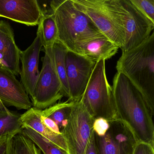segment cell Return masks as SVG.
Masks as SVG:
<instances>
[{
  "label": "cell",
  "mask_w": 154,
  "mask_h": 154,
  "mask_svg": "<svg viewBox=\"0 0 154 154\" xmlns=\"http://www.w3.org/2000/svg\"><path fill=\"white\" fill-rule=\"evenodd\" d=\"M112 87L117 119L127 125L139 141L154 146V111L142 93L128 78L118 72Z\"/></svg>",
  "instance_id": "cell-1"
},
{
  "label": "cell",
  "mask_w": 154,
  "mask_h": 154,
  "mask_svg": "<svg viewBox=\"0 0 154 154\" xmlns=\"http://www.w3.org/2000/svg\"><path fill=\"white\" fill-rule=\"evenodd\" d=\"M50 7L57 27V40L68 51L82 55L84 44L104 35L86 14L75 8L72 0H53Z\"/></svg>",
  "instance_id": "cell-2"
},
{
  "label": "cell",
  "mask_w": 154,
  "mask_h": 154,
  "mask_svg": "<svg viewBox=\"0 0 154 154\" xmlns=\"http://www.w3.org/2000/svg\"><path fill=\"white\" fill-rule=\"evenodd\" d=\"M139 90L154 111V33L136 47L122 52L116 66Z\"/></svg>",
  "instance_id": "cell-3"
},
{
  "label": "cell",
  "mask_w": 154,
  "mask_h": 154,
  "mask_svg": "<svg viewBox=\"0 0 154 154\" xmlns=\"http://www.w3.org/2000/svg\"><path fill=\"white\" fill-rule=\"evenodd\" d=\"M78 10L86 14L100 31L122 49L125 34L120 0H72Z\"/></svg>",
  "instance_id": "cell-4"
},
{
  "label": "cell",
  "mask_w": 154,
  "mask_h": 154,
  "mask_svg": "<svg viewBox=\"0 0 154 154\" xmlns=\"http://www.w3.org/2000/svg\"><path fill=\"white\" fill-rule=\"evenodd\" d=\"M105 60L95 66L80 101L95 119L102 118L109 122L117 119L112 87L107 80Z\"/></svg>",
  "instance_id": "cell-5"
},
{
  "label": "cell",
  "mask_w": 154,
  "mask_h": 154,
  "mask_svg": "<svg viewBox=\"0 0 154 154\" xmlns=\"http://www.w3.org/2000/svg\"><path fill=\"white\" fill-rule=\"evenodd\" d=\"M45 48L42 68L30 96L32 106L44 110L64 97L62 84L56 71L52 47Z\"/></svg>",
  "instance_id": "cell-6"
},
{
  "label": "cell",
  "mask_w": 154,
  "mask_h": 154,
  "mask_svg": "<svg viewBox=\"0 0 154 154\" xmlns=\"http://www.w3.org/2000/svg\"><path fill=\"white\" fill-rule=\"evenodd\" d=\"M94 119L80 101L75 103L61 133L69 154H83L93 131Z\"/></svg>",
  "instance_id": "cell-7"
},
{
  "label": "cell",
  "mask_w": 154,
  "mask_h": 154,
  "mask_svg": "<svg viewBox=\"0 0 154 154\" xmlns=\"http://www.w3.org/2000/svg\"><path fill=\"white\" fill-rule=\"evenodd\" d=\"M125 34L122 52L128 51L147 39L154 29L152 23L143 15L130 0H120Z\"/></svg>",
  "instance_id": "cell-8"
},
{
  "label": "cell",
  "mask_w": 154,
  "mask_h": 154,
  "mask_svg": "<svg viewBox=\"0 0 154 154\" xmlns=\"http://www.w3.org/2000/svg\"><path fill=\"white\" fill-rule=\"evenodd\" d=\"M109 123V128L104 135L99 136L94 133L97 154H133L138 140L131 130L118 119Z\"/></svg>",
  "instance_id": "cell-9"
},
{
  "label": "cell",
  "mask_w": 154,
  "mask_h": 154,
  "mask_svg": "<svg viewBox=\"0 0 154 154\" xmlns=\"http://www.w3.org/2000/svg\"><path fill=\"white\" fill-rule=\"evenodd\" d=\"M95 65L85 56L67 51L66 70L69 91L68 100L74 102L80 100Z\"/></svg>",
  "instance_id": "cell-10"
},
{
  "label": "cell",
  "mask_w": 154,
  "mask_h": 154,
  "mask_svg": "<svg viewBox=\"0 0 154 154\" xmlns=\"http://www.w3.org/2000/svg\"><path fill=\"white\" fill-rule=\"evenodd\" d=\"M44 47L41 23L38 25L36 37L31 45L26 50L20 51V59L22 63L20 72V83L28 95L31 96L39 76V54Z\"/></svg>",
  "instance_id": "cell-11"
},
{
  "label": "cell",
  "mask_w": 154,
  "mask_h": 154,
  "mask_svg": "<svg viewBox=\"0 0 154 154\" xmlns=\"http://www.w3.org/2000/svg\"><path fill=\"white\" fill-rule=\"evenodd\" d=\"M42 15L37 0H0V17L35 26L40 23Z\"/></svg>",
  "instance_id": "cell-12"
},
{
  "label": "cell",
  "mask_w": 154,
  "mask_h": 154,
  "mask_svg": "<svg viewBox=\"0 0 154 154\" xmlns=\"http://www.w3.org/2000/svg\"><path fill=\"white\" fill-rule=\"evenodd\" d=\"M0 101L5 106L28 110L32 106L24 87L6 67L0 66Z\"/></svg>",
  "instance_id": "cell-13"
},
{
  "label": "cell",
  "mask_w": 154,
  "mask_h": 154,
  "mask_svg": "<svg viewBox=\"0 0 154 154\" xmlns=\"http://www.w3.org/2000/svg\"><path fill=\"white\" fill-rule=\"evenodd\" d=\"M20 51L16 45L14 31L10 24L6 20H0V53L4 55L6 68L15 76L20 73Z\"/></svg>",
  "instance_id": "cell-14"
},
{
  "label": "cell",
  "mask_w": 154,
  "mask_h": 154,
  "mask_svg": "<svg viewBox=\"0 0 154 154\" xmlns=\"http://www.w3.org/2000/svg\"><path fill=\"white\" fill-rule=\"evenodd\" d=\"M41 110L33 107L21 114L20 119L22 128L26 127L34 130L44 138L49 140L66 153L69 154L67 146L62 134L55 133L47 128L41 120Z\"/></svg>",
  "instance_id": "cell-15"
},
{
  "label": "cell",
  "mask_w": 154,
  "mask_h": 154,
  "mask_svg": "<svg viewBox=\"0 0 154 154\" xmlns=\"http://www.w3.org/2000/svg\"><path fill=\"white\" fill-rule=\"evenodd\" d=\"M119 48L117 45L103 35L86 42L81 50L82 55L96 63L100 60L110 59L117 54Z\"/></svg>",
  "instance_id": "cell-16"
},
{
  "label": "cell",
  "mask_w": 154,
  "mask_h": 154,
  "mask_svg": "<svg viewBox=\"0 0 154 154\" xmlns=\"http://www.w3.org/2000/svg\"><path fill=\"white\" fill-rule=\"evenodd\" d=\"M21 114L11 111L0 101V137L15 136L22 132Z\"/></svg>",
  "instance_id": "cell-17"
},
{
  "label": "cell",
  "mask_w": 154,
  "mask_h": 154,
  "mask_svg": "<svg viewBox=\"0 0 154 154\" xmlns=\"http://www.w3.org/2000/svg\"><path fill=\"white\" fill-rule=\"evenodd\" d=\"M67 48L58 40L52 47V53L56 71L62 84L64 96L69 98V91L66 70V57Z\"/></svg>",
  "instance_id": "cell-18"
},
{
  "label": "cell",
  "mask_w": 154,
  "mask_h": 154,
  "mask_svg": "<svg viewBox=\"0 0 154 154\" xmlns=\"http://www.w3.org/2000/svg\"><path fill=\"white\" fill-rule=\"evenodd\" d=\"M74 102L67 100L64 102L56 103L47 109L41 110L43 117L49 118L54 122L61 130L65 126Z\"/></svg>",
  "instance_id": "cell-19"
},
{
  "label": "cell",
  "mask_w": 154,
  "mask_h": 154,
  "mask_svg": "<svg viewBox=\"0 0 154 154\" xmlns=\"http://www.w3.org/2000/svg\"><path fill=\"white\" fill-rule=\"evenodd\" d=\"M44 48L52 47L58 38V31L52 12H44L40 20Z\"/></svg>",
  "instance_id": "cell-20"
},
{
  "label": "cell",
  "mask_w": 154,
  "mask_h": 154,
  "mask_svg": "<svg viewBox=\"0 0 154 154\" xmlns=\"http://www.w3.org/2000/svg\"><path fill=\"white\" fill-rule=\"evenodd\" d=\"M21 133L30 139L44 154H67L30 128L23 127Z\"/></svg>",
  "instance_id": "cell-21"
},
{
  "label": "cell",
  "mask_w": 154,
  "mask_h": 154,
  "mask_svg": "<svg viewBox=\"0 0 154 154\" xmlns=\"http://www.w3.org/2000/svg\"><path fill=\"white\" fill-rule=\"evenodd\" d=\"M11 154H42V152L30 139L20 133L12 138Z\"/></svg>",
  "instance_id": "cell-22"
},
{
  "label": "cell",
  "mask_w": 154,
  "mask_h": 154,
  "mask_svg": "<svg viewBox=\"0 0 154 154\" xmlns=\"http://www.w3.org/2000/svg\"><path fill=\"white\" fill-rule=\"evenodd\" d=\"M131 3L154 23V0H130Z\"/></svg>",
  "instance_id": "cell-23"
},
{
  "label": "cell",
  "mask_w": 154,
  "mask_h": 154,
  "mask_svg": "<svg viewBox=\"0 0 154 154\" xmlns=\"http://www.w3.org/2000/svg\"><path fill=\"white\" fill-rule=\"evenodd\" d=\"M109 126V122L102 118L94 119L93 124V130L94 133L99 136L105 134Z\"/></svg>",
  "instance_id": "cell-24"
},
{
  "label": "cell",
  "mask_w": 154,
  "mask_h": 154,
  "mask_svg": "<svg viewBox=\"0 0 154 154\" xmlns=\"http://www.w3.org/2000/svg\"><path fill=\"white\" fill-rule=\"evenodd\" d=\"M11 135L0 137V154H11L12 138Z\"/></svg>",
  "instance_id": "cell-25"
},
{
  "label": "cell",
  "mask_w": 154,
  "mask_h": 154,
  "mask_svg": "<svg viewBox=\"0 0 154 154\" xmlns=\"http://www.w3.org/2000/svg\"><path fill=\"white\" fill-rule=\"evenodd\" d=\"M132 154H154V146L146 142L138 141Z\"/></svg>",
  "instance_id": "cell-26"
},
{
  "label": "cell",
  "mask_w": 154,
  "mask_h": 154,
  "mask_svg": "<svg viewBox=\"0 0 154 154\" xmlns=\"http://www.w3.org/2000/svg\"><path fill=\"white\" fill-rule=\"evenodd\" d=\"M83 154H98L94 141V132L93 131Z\"/></svg>",
  "instance_id": "cell-27"
},
{
  "label": "cell",
  "mask_w": 154,
  "mask_h": 154,
  "mask_svg": "<svg viewBox=\"0 0 154 154\" xmlns=\"http://www.w3.org/2000/svg\"><path fill=\"white\" fill-rule=\"evenodd\" d=\"M41 119L43 123L53 132L57 133V134H61L60 129L58 128L57 125L51 119L46 118V117H43L41 114Z\"/></svg>",
  "instance_id": "cell-28"
},
{
  "label": "cell",
  "mask_w": 154,
  "mask_h": 154,
  "mask_svg": "<svg viewBox=\"0 0 154 154\" xmlns=\"http://www.w3.org/2000/svg\"><path fill=\"white\" fill-rule=\"evenodd\" d=\"M2 62L1 60H0V66H2Z\"/></svg>",
  "instance_id": "cell-29"
}]
</instances>
